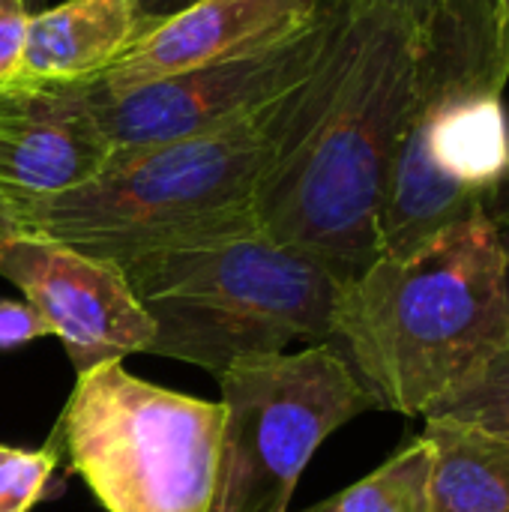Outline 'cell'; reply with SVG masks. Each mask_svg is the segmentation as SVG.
I'll use <instances>...</instances> for the list:
<instances>
[{
  "instance_id": "9a60e30c",
  "label": "cell",
  "mask_w": 509,
  "mask_h": 512,
  "mask_svg": "<svg viewBox=\"0 0 509 512\" xmlns=\"http://www.w3.org/2000/svg\"><path fill=\"white\" fill-rule=\"evenodd\" d=\"M60 465V453L45 444L42 450H15L0 465V512H30L48 492V480Z\"/></svg>"
},
{
  "instance_id": "3957f363",
  "label": "cell",
  "mask_w": 509,
  "mask_h": 512,
  "mask_svg": "<svg viewBox=\"0 0 509 512\" xmlns=\"http://www.w3.org/2000/svg\"><path fill=\"white\" fill-rule=\"evenodd\" d=\"M276 105L225 132L111 153L75 189L9 201L21 234L123 267L150 252L261 231L255 201L279 153Z\"/></svg>"
},
{
  "instance_id": "5bb4252c",
  "label": "cell",
  "mask_w": 509,
  "mask_h": 512,
  "mask_svg": "<svg viewBox=\"0 0 509 512\" xmlns=\"http://www.w3.org/2000/svg\"><path fill=\"white\" fill-rule=\"evenodd\" d=\"M429 417H450L480 426L509 441V345L495 351L477 372L429 408Z\"/></svg>"
},
{
  "instance_id": "2e32d148",
  "label": "cell",
  "mask_w": 509,
  "mask_h": 512,
  "mask_svg": "<svg viewBox=\"0 0 509 512\" xmlns=\"http://www.w3.org/2000/svg\"><path fill=\"white\" fill-rule=\"evenodd\" d=\"M30 18L24 0H0V84L21 72Z\"/></svg>"
},
{
  "instance_id": "ffe728a7",
  "label": "cell",
  "mask_w": 509,
  "mask_h": 512,
  "mask_svg": "<svg viewBox=\"0 0 509 512\" xmlns=\"http://www.w3.org/2000/svg\"><path fill=\"white\" fill-rule=\"evenodd\" d=\"M15 234H21V225H18V219L12 213V204L0 195V243H6Z\"/></svg>"
},
{
  "instance_id": "30bf717a",
  "label": "cell",
  "mask_w": 509,
  "mask_h": 512,
  "mask_svg": "<svg viewBox=\"0 0 509 512\" xmlns=\"http://www.w3.org/2000/svg\"><path fill=\"white\" fill-rule=\"evenodd\" d=\"M321 0H198L141 30L96 84L123 96L144 84L270 45L312 21Z\"/></svg>"
},
{
  "instance_id": "277c9868",
  "label": "cell",
  "mask_w": 509,
  "mask_h": 512,
  "mask_svg": "<svg viewBox=\"0 0 509 512\" xmlns=\"http://www.w3.org/2000/svg\"><path fill=\"white\" fill-rule=\"evenodd\" d=\"M120 270L156 327L150 354L195 363L216 378L243 357L330 342L348 285L324 261L261 231L150 252Z\"/></svg>"
},
{
  "instance_id": "7402d4cb",
  "label": "cell",
  "mask_w": 509,
  "mask_h": 512,
  "mask_svg": "<svg viewBox=\"0 0 509 512\" xmlns=\"http://www.w3.org/2000/svg\"><path fill=\"white\" fill-rule=\"evenodd\" d=\"M24 3H27V9H30V12H36V6H39V0H24Z\"/></svg>"
},
{
  "instance_id": "52a82bcc",
  "label": "cell",
  "mask_w": 509,
  "mask_h": 512,
  "mask_svg": "<svg viewBox=\"0 0 509 512\" xmlns=\"http://www.w3.org/2000/svg\"><path fill=\"white\" fill-rule=\"evenodd\" d=\"M330 15V0H321L309 24L270 45L144 84L123 96H111L93 81V108L111 141V153L225 132L264 114L312 72L330 30Z\"/></svg>"
},
{
  "instance_id": "8992f818",
  "label": "cell",
  "mask_w": 509,
  "mask_h": 512,
  "mask_svg": "<svg viewBox=\"0 0 509 512\" xmlns=\"http://www.w3.org/2000/svg\"><path fill=\"white\" fill-rule=\"evenodd\" d=\"M216 381L222 435L210 512H288L315 450L345 423L381 411L330 342L243 357Z\"/></svg>"
},
{
  "instance_id": "8fae6325",
  "label": "cell",
  "mask_w": 509,
  "mask_h": 512,
  "mask_svg": "<svg viewBox=\"0 0 509 512\" xmlns=\"http://www.w3.org/2000/svg\"><path fill=\"white\" fill-rule=\"evenodd\" d=\"M138 0H66L33 12L21 78L96 81L138 36Z\"/></svg>"
},
{
  "instance_id": "4fadbf2b",
  "label": "cell",
  "mask_w": 509,
  "mask_h": 512,
  "mask_svg": "<svg viewBox=\"0 0 509 512\" xmlns=\"http://www.w3.org/2000/svg\"><path fill=\"white\" fill-rule=\"evenodd\" d=\"M429 474L432 450L420 435L360 483L303 512H432Z\"/></svg>"
},
{
  "instance_id": "7a4b0ae2",
  "label": "cell",
  "mask_w": 509,
  "mask_h": 512,
  "mask_svg": "<svg viewBox=\"0 0 509 512\" xmlns=\"http://www.w3.org/2000/svg\"><path fill=\"white\" fill-rule=\"evenodd\" d=\"M330 345L381 411L426 417L509 345L507 261L492 216L366 267L339 297Z\"/></svg>"
},
{
  "instance_id": "6da1fadb",
  "label": "cell",
  "mask_w": 509,
  "mask_h": 512,
  "mask_svg": "<svg viewBox=\"0 0 509 512\" xmlns=\"http://www.w3.org/2000/svg\"><path fill=\"white\" fill-rule=\"evenodd\" d=\"M435 0H330L312 72L276 105L279 153L261 180V234L348 282L378 261V213Z\"/></svg>"
},
{
  "instance_id": "ba28073f",
  "label": "cell",
  "mask_w": 509,
  "mask_h": 512,
  "mask_svg": "<svg viewBox=\"0 0 509 512\" xmlns=\"http://www.w3.org/2000/svg\"><path fill=\"white\" fill-rule=\"evenodd\" d=\"M0 276L63 342L75 375L129 354H150L156 327L114 261L51 237L15 234L0 243Z\"/></svg>"
},
{
  "instance_id": "e0dca14e",
  "label": "cell",
  "mask_w": 509,
  "mask_h": 512,
  "mask_svg": "<svg viewBox=\"0 0 509 512\" xmlns=\"http://www.w3.org/2000/svg\"><path fill=\"white\" fill-rule=\"evenodd\" d=\"M42 336L51 333L27 300H0V351L21 348Z\"/></svg>"
},
{
  "instance_id": "7c38bea8",
  "label": "cell",
  "mask_w": 509,
  "mask_h": 512,
  "mask_svg": "<svg viewBox=\"0 0 509 512\" xmlns=\"http://www.w3.org/2000/svg\"><path fill=\"white\" fill-rule=\"evenodd\" d=\"M432 512H509V441L450 417H429Z\"/></svg>"
},
{
  "instance_id": "44dd1931",
  "label": "cell",
  "mask_w": 509,
  "mask_h": 512,
  "mask_svg": "<svg viewBox=\"0 0 509 512\" xmlns=\"http://www.w3.org/2000/svg\"><path fill=\"white\" fill-rule=\"evenodd\" d=\"M9 453H12V447H3V444H0V465L6 462V456H9Z\"/></svg>"
},
{
  "instance_id": "d6986e66",
  "label": "cell",
  "mask_w": 509,
  "mask_h": 512,
  "mask_svg": "<svg viewBox=\"0 0 509 512\" xmlns=\"http://www.w3.org/2000/svg\"><path fill=\"white\" fill-rule=\"evenodd\" d=\"M492 222L498 228V237H501V246H504V261H507V300H509V189L495 201L492 207Z\"/></svg>"
},
{
  "instance_id": "603a6c76",
  "label": "cell",
  "mask_w": 509,
  "mask_h": 512,
  "mask_svg": "<svg viewBox=\"0 0 509 512\" xmlns=\"http://www.w3.org/2000/svg\"><path fill=\"white\" fill-rule=\"evenodd\" d=\"M507 3H509V0H507Z\"/></svg>"
},
{
  "instance_id": "5b68a950",
  "label": "cell",
  "mask_w": 509,
  "mask_h": 512,
  "mask_svg": "<svg viewBox=\"0 0 509 512\" xmlns=\"http://www.w3.org/2000/svg\"><path fill=\"white\" fill-rule=\"evenodd\" d=\"M222 405L99 363L75 375L48 444L105 512H210Z\"/></svg>"
},
{
  "instance_id": "ac0fdd59",
  "label": "cell",
  "mask_w": 509,
  "mask_h": 512,
  "mask_svg": "<svg viewBox=\"0 0 509 512\" xmlns=\"http://www.w3.org/2000/svg\"><path fill=\"white\" fill-rule=\"evenodd\" d=\"M192 3H198V0H138V18H141L138 33L147 30L150 24H159V21L168 18V15H174V12L192 6Z\"/></svg>"
},
{
  "instance_id": "9c48e42d",
  "label": "cell",
  "mask_w": 509,
  "mask_h": 512,
  "mask_svg": "<svg viewBox=\"0 0 509 512\" xmlns=\"http://www.w3.org/2000/svg\"><path fill=\"white\" fill-rule=\"evenodd\" d=\"M111 159L93 81L9 78L0 84V195L48 198L96 177Z\"/></svg>"
}]
</instances>
